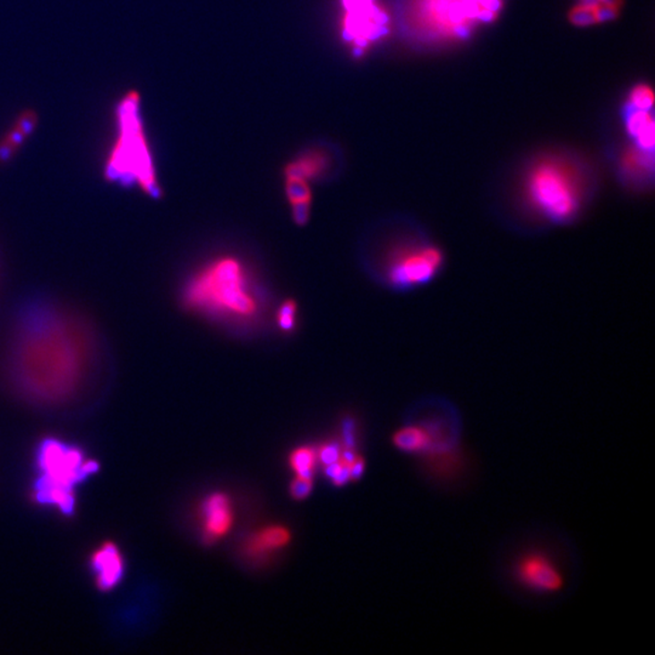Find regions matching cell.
<instances>
[{
  "mask_svg": "<svg viewBox=\"0 0 655 655\" xmlns=\"http://www.w3.org/2000/svg\"><path fill=\"white\" fill-rule=\"evenodd\" d=\"M109 352L82 312L51 295L34 293L13 308L0 340V370L23 399L57 404L101 375Z\"/></svg>",
  "mask_w": 655,
  "mask_h": 655,
  "instance_id": "cell-1",
  "label": "cell"
},
{
  "mask_svg": "<svg viewBox=\"0 0 655 655\" xmlns=\"http://www.w3.org/2000/svg\"><path fill=\"white\" fill-rule=\"evenodd\" d=\"M595 191L591 174L578 160L548 154L528 168L513 204L531 226L565 228L588 211Z\"/></svg>",
  "mask_w": 655,
  "mask_h": 655,
  "instance_id": "cell-2",
  "label": "cell"
},
{
  "mask_svg": "<svg viewBox=\"0 0 655 655\" xmlns=\"http://www.w3.org/2000/svg\"><path fill=\"white\" fill-rule=\"evenodd\" d=\"M183 303L198 314L236 322L252 321L260 312L249 270L238 257L228 255L212 259L190 278Z\"/></svg>",
  "mask_w": 655,
  "mask_h": 655,
  "instance_id": "cell-3",
  "label": "cell"
},
{
  "mask_svg": "<svg viewBox=\"0 0 655 655\" xmlns=\"http://www.w3.org/2000/svg\"><path fill=\"white\" fill-rule=\"evenodd\" d=\"M445 263L440 243L421 226L407 222L387 239L379 257V276L392 289H419L441 276Z\"/></svg>",
  "mask_w": 655,
  "mask_h": 655,
  "instance_id": "cell-4",
  "label": "cell"
},
{
  "mask_svg": "<svg viewBox=\"0 0 655 655\" xmlns=\"http://www.w3.org/2000/svg\"><path fill=\"white\" fill-rule=\"evenodd\" d=\"M502 5L503 0H404L403 23L421 40L447 42L493 22Z\"/></svg>",
  "mask_w": 655,
  "mask_h": 655,
  "instance_id": "cell-5",
  "label": "cell"
},
{
  "mask_svg": "<svg viewBox=\"0 0 655 655\" xmlns=\"http://www.w3.org/2000/svg\"><path fill=\"white\" fill-rule=\"evenodd\" d=\"M139 101V94L133 91L119 106L121 133L106 164L105 177L119 186L142 188L150 197L158 200L162 195V188L158 184L152 157L137 115Z\"/></svg>",
  "mask_w": 655,
  "mask_h": 655,
  "instance_id": "cell-6",
  "label": "cell"
},
{
  "mask_svg": "<svg viewBox=\"0 0 655 655\" xmlns=\"http://www.w3.org/2000/svg\"><path fill=\"white\" fill-rule=\"evenodd\" d=\"M37 461L42 471L34 485L38 502L56 505L65 514L73 513L74 487L98 471V462L87 461L79 449L56 440L40 444Z\"/></svg>",
  "mask_w": 655,
  "mask_h": 655,
  "instance_id": "cell-7",
  "label": "cell"
},
{
  "mask_svg": "<svg viewBox=\"0 0 655 655\" xmlns=\"http://www.w3.org/2000/svg\"><path fill=\"white\" fill-rule=\"evenodd\" d=\"M510 577L521 590L537 596L557 595L565 586L564 568L554 552L543 547L523 548L510 565Z\"/></svg>",
  "mask_w": 655,
  "mask_h": 655,
  "instance_id": "cell-8",
  "label": "cell"
},
{
  "mask_svg": "<svg viewBox=\"0 0 655 655\" xmlns=\"http://www.w3.org/2000/svg\"><path fill=\"white\" fill-rule=\"evenodd\" d=\"M345 8V39L356 47L357 53H365L370 43L385 36L389 30V16L375 0H342Z\"/></svg>",
  "mask_w": 655,
  "mask_h": 655,
  "instance_id": "cell-9",
  "label": "cell"
},
{
  "mask_svg": "<svg viewBox=\"0 0 655 655\" xmlns=\"http://www.w3.org/2000/svg\"><path fill=\"white\" fill-rule=\"evenodd\" d=\"M92 568L96 574V582L101 590H111L115 588L123 577L125 564L118 547L113 543L102 545L98 551L92 555Z\"/></svg>",
  "mask_w": 655,
  "mask_h": 655,
  "instance_id": "cell-10",
  "label": "cell"
},
{
  "mask_svg": "<svg viewBox=\"0 0 655 655\" xmlns=\"http://www.w3.org/2000/svg\"><path fill=\"white\" fill-rule=\"evenodd\" d=\"M203 513L205 539L209 541L228 533L232 523L231 507L228 496L215 493L209 496L202 507Z\"/></svg>",
  "mask_w": 655,
  "mask_h": 655,
  "instance_id": "cell-11",
  "label": "cell"
},
{
  "mask_svg": "<svg viewBox=\"0 0 655 655\" xmlns=\"http://www.w3.org/2000/svg\"><path fill=\"white\" fill-rule=\"evenodd\" d=\"M38 125L37 113L25 111L17 116L12 129L0 140V163L12 160L20 147L26 142L27 137L36 129Z\"/></svg>",
  "mask_w": 655,
  "mask_h": 655,
  "instance_id": "cell-12",
  "label": "cell"
},
{
  "mask_svg": "<svg viewBox=\"0 0 655 655\" xmlns=\"http://www.w3.org/2000/svg\"><path fill=\"white\" fill-rule=\"evenodd\" d=\"M286 194L295 222L297 225L306 224L312 205L310 181L297 177H286Z\"/></svg>",
  "mask_w": 655,
  "mask_h": 655,
  "instance_id": "cell-13",
  "label": "cell"
},
{
  "mask_svg": "<svg viewBox=\"0 0 655 655\" xmlns=\"http://www.w3.org/2000/svg\"><path fill=\"white\" fill-rule=\"evenodd\" d=\"M627 132L634 139V145L640 149L654 152L655 128L653 116L650 111H641L630 108L627 113Z\"/></svg>",
  "mask_w": 655,
  "mask_h": 655,
  "instance_id": "cell-14",
  "label": "cell"
},
{
  "mask_svg": "<svg viewBox=\"0 0 655 655\" xmlns=\"http://www.w3.org/2000/svg\"><path fill=\"white\" fill-rule=\"evenodd\" d=\"M329 158L323 151H310L288 164L286 177H297L312 181L321 177L328 170Z\"/></svg>",
  "mask_w": 655,
  "mask_h": 655,
  "instance_id": "cell-15",
  "label": "cell"
},
{
  "mask_svg": "<svg viewBox=\"0 0 655 655\" xmlns=\"http://www.w3.org/2000/svg\"><path fill=\"white\" fill-rule=\"evenodd\" d=\"M393 444L401 451L423 455L430 444V432L427 421L401 428L393 435Z\"/></svg>",
  "mask_w": 655,
  "mask_h": 655,
  "instance_id": "cell-16",
  "label": "cell"
},
{
  "mask_svg": "<svg viewBox=\"0 0 655 655\" xmlns=\"http://www.w3.org/2000/svg\"><path fill=\"white\" fill-rule=\"evenodd\" d=\"M290 539L289 531L282 527L266 528L253 538L249 545L250 551L254 554H262L270 550L283 547Z\"/></svg>",
  "mask_w": 655,
  "mask_h": 655,
  "instance_id": "cell-17",
  "label": "cell"
},
{
  "mask_svg": "<svg viewBox=\"0 0 655 655\" xmlns=\"http://www.w3.org/2000/svg\"><path fill=\"white\" fill-rule=\"evenodd\" d=\"M315 461H317V452L315 449L308 447L297 449L290 455V466L300 476H311Z\"/></svg>",
  "mask_w": 655,
  "mask_h": 655,
  "instance_id": "cell-18",
  "label": "cell"
},
{
  "mask_svg": "<svg viewBox=\"0 0 655 655\" xmlns=\"http://www.w3.org/2000/svg\"><path fill=\"white\" fill-rule=\"evenodd\" d=\"M297 305L294 300H286L277 311V325L283 332H290L297 324Z\"/></svg>",
  "mask_w": 655,
  "mask_h": 655,
  "instance_id": "cell-19",
  "label": "cell"
},
{
  "mask_svg": "<svg viewBox=\"0 0 655 655\" xmlns=\"http://www.w3.org/2000/svg\"><path fill=\"white\" fill-rule=\"evenodd\" d=\"M654 94L648 85H639L633 89L630 95V108L650 111L653 108Z\"/></svg>",
  "mask_w": 655,
  "mask_h": 655,
  "instance_id": "cell-20",
  "label": "cell"
},
{
  "mask_svg": "<svg viewBox=\"0 0 655 655\" xmlns=\"http://www.w3.org/2000/svg\"><path fill=\"white\" fill-rule=\"evenodd\" d=\"M569 20L577 26H590L598 23L596 6L578 4L569 13Z\"/></svg>",
  "mask_w": 655,
  "mask_h": 655,
  "instance_id": "cell-21",
  "label": "cell"
},
{
  "mask_svg": "<svg viewBox=\"0 0 655 655\" xmlns=\"http://www.w3.org/2000/svg\"><path fill=\"white\" fill-rule=\"evenodd\" d=\"M312 487H314V483H312L311 476L297 475V478L290 485L291 496L297 500L307 498L310 496Z\"/></svg>",
  "mask_w": 655,
  "mask_h": 655,
  "instance_id": "cell-22",
  "label": "cell"
},
{
  "mask_svg": "<svg viewBox=\"0 0 655 655\" xmlns=\"http://www.w3.org/2000/svg\"><path fill=\"white\" fill-rule=\"evenodd\" d=\"M619 8L620 6L609 4L596 5L598 23L610 22V20L616 19V15H618Z\"/></svg>",
  "mask_w": 655,
  "mask_h": 655,
  "instance_id": "cell-23",
  "label": "cell"
},
{
  "mask_svg": "<svg viewBox=\"0 0 655 655\" xmlns=\"http://www.w3.org/2000/svg\"><path fill=\"white\" fill-rule=\"evenodd\" d=\"M321 461L325 465L334 464V462L340 461L341 455L339 452V449L335 445H324L322 447L320 452Z\"/></svg>",
  "mask_w": 655,
  "mask_h": 655,
  "instance_id": "cell-24",
  "label": "cell"
},
{
  "mask_svg": "<svg viewBox=\"0 0 655 655\" xmlns=\"http://www.w3.org/2000/svg\"><path fill=\"white\" fill-rule=\"evenodd\" d=\"M365 471V461L359 456H356L355 461L349 465V472H351V478H359Z\"/></svg>",
  "mask_w": 655,
  "mask_h": 655,
  "instance_id": "cell-25",
  "label": "cell"
},
{
  "mask_svg": "<svg viewBox=\"0 0 655 655\" xmlns=\"http://www.w3.org/2000/svg\"><path fill=\"white\" fill-rule=\"evenodd\" d=\"M579 4L596 6L601 4V0H581Z\"/></svg>",
  "mask_w": 655,
  "mask_h": 655,
  "instance_id": "cell-26",
  "label": "cell"
}]
</instances>
